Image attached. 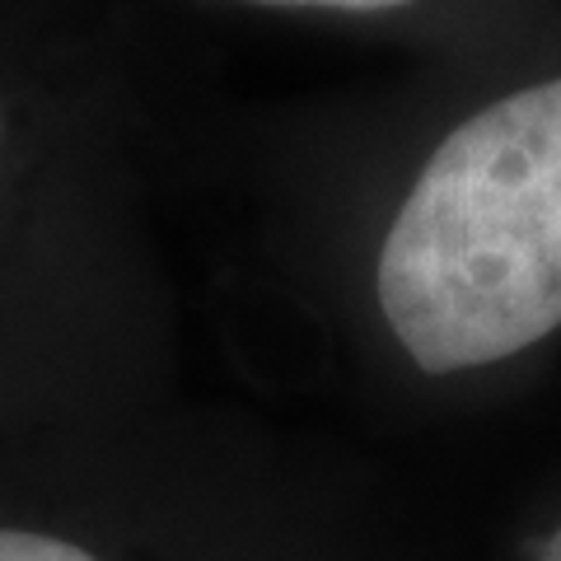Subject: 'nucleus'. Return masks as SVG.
<instances>
[{"instance_id":"f257e3e1","label":"nucleus","mask_w":561,"mask_h":561,"mask_svg":"<svg viewBox=\"0 0 561 561\" xmlns=\"http://www.w3.org/2000/svg\"><path fill=\"white\" fill-rule=\"evenodd\" d=\"M375 309L421 379L491 375L561 332V66L431 140L379 234Z\"/></svg>"},{"instance_id":"7ed1b4c3","label":"nucleus","mask_w":561,"mask_h":561,"mask_svg":"<svg viewBox=\"0 0 561 561\" xmlns=\"http://www.w3.org/2000/svg\"><path fill=\"white\" fill-rule=\"evenodd\" d=\"M253 5H286V10H337V14H398L426 0H253Z\"/></svg>"},{"instance_id":"f03ea898","label":"nucleus","mask_w":561,"mask_h":561,"mask_svg":"<svg viewBox=\"0 0 561 561\" xmlns=\"http://www.w3.org/2000/svg\"><path fill=\"white\" fill-rule=\"evenodd\" d=\"M0 561H99L76 542L47 538V534H14L0 529Z\"/></svg>"},{"instance_id":"20e7f679","label":"nucleus","mask_w":561,"mask_h":561,"mask_svg":"<svg viewBox=\"0 0 561 561\" xmlns=\"http://www.w3.org/2000/svg\"><path fill=\"white\" fill-rule=\"evenodd\" d=\"M538 561H561V524H557V529H552L548 538H542V548H538Z\"/></svg>"}]
</instances>
